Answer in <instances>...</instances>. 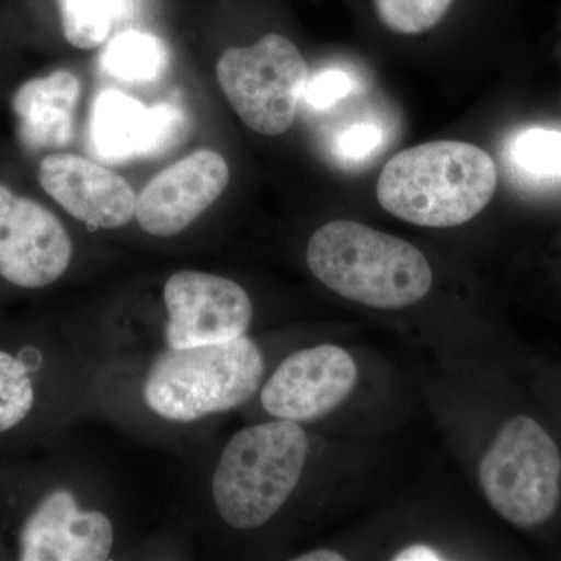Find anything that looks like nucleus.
<instances>
[{"mask_svg":"<svg viewBox=\"0 0 561 561\" xmlns=\"http://www.w3.org/2000/svg\"><path fill=\"white\" fill-rule=\"evenodd\" d=\"M264 378V354L247 334L214 345L151 351L136 375L124 379L147 419L181 430L245 405Z\"/></svg>","mask_w":561,"mask_h":561,"instance_id":"nucleus-1","label":"nucleus"},{"mask_svg":"<svg viewBox=\"0 0 561 561\" xmlns=\"http://www.w3.org/2000/svg\"><path fill=\"white\" fill-rule=\"evenodd\" d=\"M497 187L493 158L460 140H435L394 154L376 195L387 213L427 228L467 224L485 209Z\"/></svg>","mask_w":561,"mask_h":561,"instance_id":"nucleus-2","label":"nucleus"},{"mask_svg":"<svg viewBox=\"0 0 561 561\" xmlns=\"http://www.w3.org/2000/svg\"><path fill=\"white\" fill-rule=\"evenodd\" d=\"M309 449L308 434L294 421L273 419L236 432L210 471V511L228 529H261L300 485Z\"/></svg>","mask_w":561,"mask_h":561,"instance_id":"nucleus-3","label":"nucleus"},{"mask_svg":"<svg viewBox=\"0 0 561 561\" xmlns=\"http://www.w3.org/2000/svg\"><path fill=\"white\" fill-rule=\"evenodd\" d=\"M309 271L334 294L376 309H402L430 294L434 275L416 247L351 220L313 232Z\"/></svg>","mask_w":561,"mask_h":561,"instance_id":"nucleus-4","label":"nucleus"},{"mask_svg":"<svg viewBox=\"0 0 561 561\" xmlns=\"http://www.w3.org/2000/svg\"><path fill=\"white\" fill-rule=\"evenodd\" d=\"M479 481L505 522L534 529L552 518L561 500V453L537 420L505 421L482 457Z\"/></svg>","mask_w":561,"mask_h":561,"instance_id":"nucleus-5","label":"nucleus"},{"mask_svg":"<svg viewBox=\"0 0 561 561\" xmlns=\"http://www.w3.org/2000/svg\"><path fill=\"white\" fill-rule=\"evenodd\" d=\"M217 80L250 130L279 136L294 124L309 68L289 38L267 33L249 47L225 50L217 61Z\"/></svg>","mask_w":561,"mask_h":561,"instance_id":"nucleus-6","label":"nucleus"},{"mask_svg":"<svg viewBox=\"0 0 561 561\" xmlns=\"http://www.w3.org/2000/svg\"><path fill=\"white\" fill-rule=\"evenodd\" d=\"M16 541L21 561H105L121 545V529L105 497L84 482L47 490L22 519Z\"/></svg>","mask_w":561,"mask_h":561,"instance_id":"nucleus-7","label":"nucleus"},{"mask_svg":"<svg viewBox=\"0 0 561 561\" xmlns=\"http://www.w3.org/2000/svg\"><path fill=\"white\" fill-rule=\"evenodd\" d=\"M161 316H149L153 350L191 348L249 334L254 309L249 291L227 276L180 271L161 290Z\"/></svg>","mask_w":561,"mask_h":561,"instance_id":"nucleus-8","label":"nucleus"},{"mask_svg":"<svg viewBox=\"0 0 561 561\" xmlns=\"http://www.w3.org/2000/svg\"><path fill=\"white\" fill-rule=\"evenodd\" d=\"M73 242L46 206L0 184V278L21 289H44L65 276Z\"/></svg>","mask_w":561,"mask_h":561,"instance_id":"nucleus-9","label":"nucleus"},{"mask_svg":"<svg viewBox=\"0 0 561 561\" xmlns=\"http://www.w3.org/2000/svg\"><path fill=\"white\" fill-rule=\"evenodd\" d=\"M357 382V367L337 345L309 346L289 354L262 382V409L275 420L311 423L337 409Z\"/></svg>","mask_w":561,"mask_h":561,"instance_id":"nucleus-10","label":"nucleus"},{"mask_svg":"<svg viewBox=\"0 0 561 561\" xmlns=\"http://www.w3.org/2000/svg\"><path fill=\"white\" fill-rule=\"evenodd\" d=\"M228 183L230 168L220 153L194 151L146 184L138 195L135 219L153 238H173L219 201Z\"/></svg>","mask_w":561,"mask_h":561,"instance_id":"nucleus-11","label":"nucleus"},{"mask_svg":"<svg viewBox=\"0 0 561 561\" xmlns=\"http://www.w3.org/2000/svg\"><path fill=\"white\" fill-rule=\"evenodd\" d=\"M38 180L47 195L91 230H117L135 219L138 195L130 183L79 154H47Z\"/></svg>","mask_w":561,"mask_h":561,"instance_id":"nucleus-12","label":"nucleus"},{"mask_svg":"<svg viewBox=\"0 0 561 561\" xmlns=\"http://www.w3.org/2000/svg\"><path fill=\"white\" fill-rule=\"evenodd\" d=\"M180 114L168 105L147 110L119 91L102 92L92 111V142L106 160L149 154L171 142L179 131Z\"/></svg>","mask_w":561,"mask_h":561,"instance_id":"nucleus-13","label":"nucleus"},{"mask_svg":"<svg viewBox=\"0 0 561 561\" xmlns=\"http://www.w3.org/2000/svg\"><path fill=\"white\" fill-rule=\"evenodd\" d=\"M80 94V80L65 69L22 84L11 106L24 142L35 149L68 146L73 138Z\"/></svg>","mask_w":561,"mask_h":561,"instance_id":"nucleus-14","label":"nucleus"},{"mask_svg":"<svg viewBox=\"0 0 561 561\" xmlns=\"http://www.w3.org/2000/svg\"><path fill=\"white\" fill-rule=\"evenodd\" d=\"M32 350L11 353L0 348V435L18 430L35 411L38 387L35 373L39 356L31 359Z\"/></svg>","mask_w":561,"mask_h":561,"instance_id":"nucleus-15","label":"nucleus"},{"mask_svg":"<svg viewBox=\"0 0 561 561\" xmlns=\"http://www.w3.org/2000/svg\"><path fill=\"white\" fill-rule=\"evenodd\" d=\"M513 171L530 183H561V130L530 127L516 133L507 149Z\"/></svg>","mask_w":561,"mask_h":561,"instance_id":"nucleus-16","label":"nucleus"},{"mask_svg":"<svg viewBox=\"0 0 561 561\" xmlns=\"http://www.w3.org/2000/svg\"><path fill=\"white\" fill-rule=\"evenodd\" d=\"M164 62V44L150 33L135 31L116 36L102 57L103 68L125 81L157 79Z\"/></svg>","mask_w":561,"mask_h":561,"instance_id":"nucleus-17","label":"nucleus"},{"mask_svg":"<svg viewBox=\"0 0 561 561\" xmlns=\"http://www.w3.org/2000/svg\"><path fill=\"white\" fill-rule=\"evenodd\" d=\"M62 35L80 50L98 49L119 16V0H57Z\"/></svg>","mask_w":561,"mask_h":561,"instance_id":"nucleus-18","label":"nucleus"},{"mask_svg":"<svg viewBox=\"0 0 561 561\" xmlns=\"http://www.w3.org/2000/svg\"><path fill=\"white\" fill-rule=\"evenodd\" d=\"M375 20L387 32L423 35L442 24L459 0H367Z\"/></svg>","mask_w":561,"mask_h":561,"instance_id":"nucleus-19","label":"nucleus"},{"mask_svg":"<svg viewBox=\"0 0 561 561\" xmlns=\"http://www.w3.org/2000/svg\"><path fill=\"white\" fill-rule=\"evenodd\" d=\"M353 79L341 69H327L308 80L305 94L313 108H330L353 91Z\"/></svg>","mask_w":561,"mask_h":561,"instance_id":"nucleus-20","label":"nucleus"},{"mask_svg":"<svg viewBox=\"0 0 561 561\" xmlns=\"http://www.w3.org/2000/svg\"><path fill=\"white\" fill-rule=\"evenodd\" d=\"M382 133L373 124H354L339 133L335 153L345 161H360L381 146Z\"/></svg>","mask_w":561,"mask_h":561,"instance_id":"nucleus-21","label":"nucleus"},{"mask_svg":"<svg viewBox=\"0 0 561 561\" xmlns=\"http://www.w3.org/2000/svg\"><path fill=\"white\" fill-rule=\"evenodd\" d=\"M394 561H440L445 560L442 553L426 545H412L402 549L393 557Z\"/></svg>","mask_w":561,"mask_h":561,"instance_id":"nucleus-22","label":"nucleus"},{"mask_svg":"<svg viewBox=\"0 0 561 561\" xmlns=\"http://www.w3.org/2000/svg\"><path fill=\"white\" fill-rule=\"evenodd\" d=\"M297 561H343L345 557L341 552L332 551V549H313V551L300 553L295 557Z\"/></svg>","mask_w":561,"mask_h":561,"instance_id":"nucleus-23","label":"nucleus"}]
</instances>
